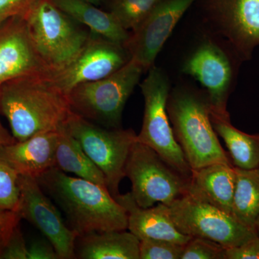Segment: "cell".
Here are the masks:
<instances>
[{
  "mask_svg": "<svg viewBox=\"0 0 259 259\" xmlns=\"http://www.w3.org/2000/svg\"><path fill=\"white\" fill-rule=\"evenodd\" d=\"M35 47L53 72L71 64L86 45L90 30L51 0H37L24 16Z\"/></svg>",
  "mask_w": 259,
  "mask_h": 259,
  "instance_id": "obj_4",
  "label": "cell"
},
{
  "mask_svg": "<svg viewBox=\"0 0 259 259\" xmlns=\"http://www.w3.org/2000/svg\"><path fill=\"white\" fill-rule=\"evenodd\" d=\"M225 259H259V237L238 246L226 248Z\"/></svg>",
  "mask_w": 259,
  "mask_h": 259,
  "instance_id": "obj_30",
  "label": "cell"
},
{
  "mask_svg": "<svg viewBox=\"0 0 259 259\" xmlns=\"http://www.w3.org/2000/svg\"><path fill=\"white\" fill-rule=\"evenodd\" d=\"M28 259H59L55 248L49 241L38 240L28 247Z\"/></svg>",
  "mask_w": 259,
  "mask_h": 259,
  "instance_id": "obj_32",
  "label": "cell"
},
{
  "mask_svg": "<svg viewBox=\"0 0 259 259\" xmlns=\"http://www.w3.org/2000/svg\"><path fill=\"white\" fill-rule=\"evenodd\" d=\"M75 256L80 259H140V240L131 232H93L77 237Z\"/></svg>",
  "mask_w": 259,
  "mask_h": 259,
  "instance_id": "obj_18",
  "label": "cell"
},
{
  "mask_svg": "<svg viewBox=\"0 0 259 259\" xmlns=\"http://www.w3.org/2000/svg\"><path fill=\"white\" fill-rule=\"evenodd\" d=\"M61 11L78 23L84 25L90 31L95 32L108 40L125 45L130 33L121 26L110 13L99 9L89 0H51Z\"/></svg>",
  "mask_w": 259,
  "mask_h": 259,
  "instance_id": "obj_20",
  "label": "cell"
},
{
  "mask_svg": "<svg viewBox=\"0 0 259 259\" xmlns=\"http://www.w3.org/2000/svg\"><path fill=\"white\" fill-rule=\"evenodd\" d=\"M1 113V112H0ZM16 141L13 135L8 132V130L5 128L0 120V148L8 145L13 144Z\"/></svg>",
  "mask_w": 259,
  "mask_h": 259,
  "instance_id": "obj_33",
  "label": "cell"
},
{
  "mask_svg": "<svg viewBox=\"0 0 259 259\" xmlns=\"http://www.w3.org/2000/svg\"><path fill=\"white\" fill-rule=\"evenodd\" d=\"M49 74L21 76L0 88V112L16 141L59 131L71 111L67 97L53 84Z\"/></svg>",
  "mask_w": 259,
  "mask_h": 259,
  "instance_id": "obj_2",
  "label": "cell"
},
{
  "mask_svg": "<svg viewBox=\"0 0 259 259\" xmlns=\"http://www.w3.org/2000/svg\"><path fill=\"white\" fill-rule=\"evenodd\" d=\"M49 73L25 18L15 16L0 22V88L16 78Z\"/></svg>",
  "mask_w": 259,
  "mask_h": 259,
  "instance_id": "obj_13",
  "label": "cell"
},
{
  "mask_svg": "<svg viewBox=\"0 0 259 259\" xmlns=\"http://www.w3.org/2000/svg\"><path fill=\"white\" fill-rule=\"evenodd\" d=\"M20 199L17 212L33 225L50 242L59 259L76 258L78 235L65 223L59 209L39 185L36 179L19 175Z\"/></svg>",
  "mask_w": 259,
  "mask_h": 259,
  "instance_id": "obj_10",
  "label": "cell"
},
{
  "mask_svg": "<svg viewBox=\"0 0 259 259\" xmlns=\"http://www.w3.org/2000/svg\"><path fill=\"white\" fill-rule=\"evenodd\" d=\"M144 71L131 59L107 77L76 85L67 96L71 111L102 127L120 128L126 102Z\"/></svg>",
  "mask_w": 259,
  "mask_h": 259,
  "instance_id": "obj_5",
  "label": "cell"
},
{
  "mask_svg": "<svg viewBox=\"0 0 259 259\" xmlns=\"http://www.w3.org/2000/svg\"><path fill=\"white\" fill-rule=\"evenodd\" d=\"M184 245L158 239L140 241V259H181Z\"/></svg>",
  "mask_w": 259,
  "mask_h": 259,
  "instance_id": "obj_27",
  "label": "cell"
},
{
  "mask_svg": "<svg viewBox=\"0 0 259 259\" xmlns=\"http://www.w3.org/2000/svg\"><path fill=\"white\" fill-rule=\"evenodd\" d=\"M236 187L232 213L238 221L255 230L259 216V168L243 169L235 166Z\"/></svg>",
  "mask_w": 259,
  "mask_h": 259,
  "instance_id": "obj_23",
  "label": "cell"
},
{
  "mask_svg": "<svg viewBox=\"0 0 259 259\" xmlns=\"http://www.w3.org/2000/svg\"><path fill=\"white\" fill-rule=\"evenodd\" d=\"M141 88L144 97V115L137 141L152 148L174 169L190 180L192 168L175 139L167 112L168 78L161 70L152 66Z\"/></svg>",
  "mask_w": 259,
  "mask_h": 259,
  "instance_id": "obj_6",
  "label": "cell"
},
{
  "mask_svg": "<svg viewBox=\"0 0 259 259\" xmlns=\"http://www.w3.org/2000/svg\"><path fill=\"white\" fill-rule=\"evenodd\" d=\"M89 1L91 2L92 3H93L94 5H97V6H99L102 4L103 0H89Z\"/></svg>",
  "mask_w": 259,
  "mask_h": 259,
  "instance_id": "obj_35",
  "label": "cell"
},
{
  "mask_svg": "<svg viewBox=\"0 0 259 259\" xmlns=\"http://www.w3.org/2000/svg\"><path fill=\"white\" fill-rule=\"evenodd\" d=\"M28 247L19 226L0 252V259H28Z\"/></svg>",
  "mask_w": 259,
  "mask_h": 259,
  "instance_id": "obj_28",
  "label": "cell"
},
{
  "mask_svg": "<svg viewBox=\"0 0 259 259\" xmlns=\"http://www.w3.org/2000/svg\"><path fill=\"white\" fill-rule=\"evenodd\" d=\"M37 0H0V22L15 16H25Z\"/></svg>",
  "mask_w": 259,
  "mask_h": 259,
  "instance_id": "obj_29",
  "label": "cell"
},
{
  "mask_svg": "<svg viewBox=\"0 0 259 259\" xmlns=\"http://www.w3.org/2000/svg\"><path fill=\"white\" fill-rule=\"evenodd\" d=\"M195 0H160L133 33L124 47L131 59L144 71L153 66L155 59L180 19Z\"/></svg>",
  "mask_w": 259,
  "mask_h": 259,
  "instance_id": "obj_12",
  "label": "cell"
},
{
  "mask_svg": "<svg viewBox=\"0 0 259 259\" xmlns=\"http://www.w3.org/2000/svg\"><path fill=\"white\" fill-rule=\"evenodd\" d=\"M255 231H256L257 235H258V236L259 237V216L258 218H257L256 221H255Z\"/></svg>",
  "mask_w": 259,
  "mask_h": 259,
  "instance_id": "obj_34",
  "label": "cell"
},
{
  "mask_svg": "<svg viewBox=\"0 0 259 259\" xmlns=\"http://www.w3.org/2000/svg\"><path fill=\"white\" fill-rule=\"evenodd\" d=\"M160 0H107L109 12L126 30L144 21Z\"/></svg>",
  "mask_w": 259,
  "mask_h": 259,
  "instance_id": "obj_24",
  "label": "cell"
},
{
  "mask_svg": "<svg viewBox=\"0 0 259 259\" xmlns=\"http://www.w3.org/2000/svg\"><path fill=\"white\" fill-rule=\"evenodd\" d=\"M44 192L64 212L68 226L78 236L127 229V214L108 190L54 166L37 177Z\"/></svg>",
  "mask_w": 259,
  "mask_h": 259,
  "instance_id": "obj_1",
  "label": "cell"
},
{
  "mask_svg": "<svg viewBox=\"0 0 259 259\" xmlns=\"http://www.w3.org/2000/svg\"><path fill=\"white\" fill-rule=\"evenodd\" d=\"M64 127L79 142L107 181V189L115 198L125 177L130 151L137 141L134 130L107 128L90 122L71 112Z\"/></svg>",
  "mask_w": 259,
  "mask_h": 259,
  "instance_id": "obj_7",
  "label": "cell"
},
{
  "mask_svg": "<svg viewBox=\"0 0 259 259\" xmlns=\"http://www.w3.org/2000/svg\"><path fill=\"white\" fill-rule=\"evenodd\" d=\"M131 60L123 46L90 31L82 50L64 69L51 73L53 84L68 96L79 83L104 79L116 72Z\"/></svg>",
  "mask_w": 259,
  "mask_h": 259,
  "instance_id": "obj_11",
  "label": "cell"
},
{
  "mask_svg": "<svg viewBox=\"0 0 259 259\" xmlns=\"http://www.w3.org/2000/svg\"><path fill=\"white\" fill-rule=\"evenodd\" d=\"M213 128L226 143L233 166L243 169L259 167V134L250 135L232 125L229 113L210 112Z\"/></svg>",
  "mask_w": 259,
  "mask_h": 259,
  "instance_id": "obj_21",
  "label": "cell"
},
{
  "mask_svg": "<svg viewBox=\"0 0 259 259\" xmlns=\"http://www.w3.org/2000/svg\"><path fill=\"white\" fill-rule=\"evenodd\" d=\"M168 208L172 221L181 233L211 240L226 248L238 246L258 237L255 230L233 214L188 192Z\"/></svg>",
  "mask_w": 259,
  "mask_h": 259,
  "instance_id": "obj_9",
  "label": "cell"
},
{
  "mask_svg": "<svg viewBox=\"0 0 259 259\" xmlns=\"http://www.w3.org/2000/svg\"><path fill=\"white\" fill-rule=\"evenodd\" d=\"M167 112L175 139L192 169L214 163L233 164L213 128L207 97L177 91L168 97Z\"/></svg>",
  "mask_w": 259,
  "mask_h": 259,
  "instance_id": "obj_3",
  "label": "cell"
},
{
  "mask_svg": "<svg viewBox=\"0 0 259 259\" xmlns=\"http://www.w3.org/2000/svg\"><path fill=\"white\" fill-rule=\"evenodd\" d=\"M184 73L193 76L207 90L210 112L226 114L231 86V64L223 51L214 44H204L190 56Z\"/></svg>",
  "mask_w": 259,
  "mask_h": 259,
  "instance_id": "obj_14",
  "label": "cell"
},
{
  "mask_svg": "<svg viewBox=\"0 0 259 259\" xmlns=\"http://www.w3.org/2000/svg\"><path fill=\"white\" fill-rule=\"evenodd\" d=\"M19 175L0 158V211H17L20 199Z\"/></svg>",
  "mask_w": 259,
  "mask_h": 259,
  "instance_id": "obj_25",
  "label": "cell"
},
{
  "mask_svg": "<svg viewBox=\"0 0 259 259\" xmlns=\"http://www.w3.org/2000/svg\"><path fill=\"white\" fill-rule=\"evenodd\" d=\"M127 214V229L141 241L164 240L185 245L192 237L181 233L170 215L168 206L162 203L144 208L135 202L131 192L116 196Z\"/></svg>",
  "mask_w": 259,
  "mask_h": 259,
  "instance_id": "obj_15",
  "label": "cell"
},
{
  "mask_svg": "<svg viewBox=\"0 0 259 259\" xmlns=\"http://www.w3.org/2000/svg\"><path fill=\"white\" fill-rule=\"evenodd\" d=\"M226 248L206 238L192 237L184 245L181 259H225Z\"/></svg>",
  "mask_w": 259,
  "mask_h": 259,
  "instance_id": "obj_26",
  "label": "cell"
},
{
  "mask_svg": "<svg viewBox=\"0 0 259 259\" xmlns=\"http://www.w3.org/2000/svg\"><path fill=\"white\" fill-rule=\"evenodd\" d=\"M223 22L228 35L243 55L259 45V0H226Z\"/></svg>",
  "mask_w": 259,
  "mask_h": 259,
  "instance_id": "obj_19",
  "label": "cell"
},
{
  "mask_svg": "<svg viewBox=\"0 0 259 259\" xmlns=\"http://www.w3.org/2000/svg\"><path fill=\"white\" fill-rule=\"evenodd\" d=\"M59 131L32 136L23 141L0 148L4 159L19 175L37 178L55 166Z\"/></svg>",
  "mask_w": 259,
  "mask_h": 259,
  "instance_id": "obj_16",
  "label": "cell"
},
{
  "mask_svg": "<svg viewBox=\"0 0 259 259\" xmlns=\"http://www.w3.org/2000/svg\"><path fill=\"white\" fill-rule=\"evenodd\" d=\"M235 187L236 171L233 164L214 163L192 169L187 192L233 214Z\"/></svg>",
  "mask_w": 259,
  "mask_h": 259,
  "instance_id": "obj_17",
  "label": "cell"
},
{
  "mask_svg": "<svg viewBox=\"0 0 259 259\" xmlns=\"http://www.w3.org/2000/svg\"><path fill=\"white\" fill-rule=\"evenodd\" d=\"M55 167L76 177L90 181L107 189L101 170L84 152L79 142L63 126L59 131L55 153ZM108 190V189H107Z\"/></svg>",
  "mask_w": 259,
  "mask_h": 259,
  "instance_id": "obj_22",
  "label": "cell"
},
{
  "mask_svg": "<svg viewBox=\"0 0 259 259\" xmlns=\"http://www.w3.org/2000/svg\"><path fill=\"white\" fill-rule=\"evenodd\" d=\"M125 176L131 181V194L144 208L162 203L171 205L187 193L189 180L174 169L149 146L136 141L130 151Z\"/></svg>",
  "mask_w": 259,
  "mask_h": 259,
  "instance_id": "obj_8",
  "label": "cell"
},
{
  "mask_svg": "<svg viewBox=\"0 0 259 259\" xmlns=\"http://www.w3.org/2000/svg\"><path fill=\"white\" fill-rule=\"evenodd\" d=\"M20 221L21 218L17 211H0V252Z\"/></svg>",
  "mask_w": 259,
  "mask_h": 259,
  "instance_id": "obj_31",
  "label": "cell"
}]
</instances>
